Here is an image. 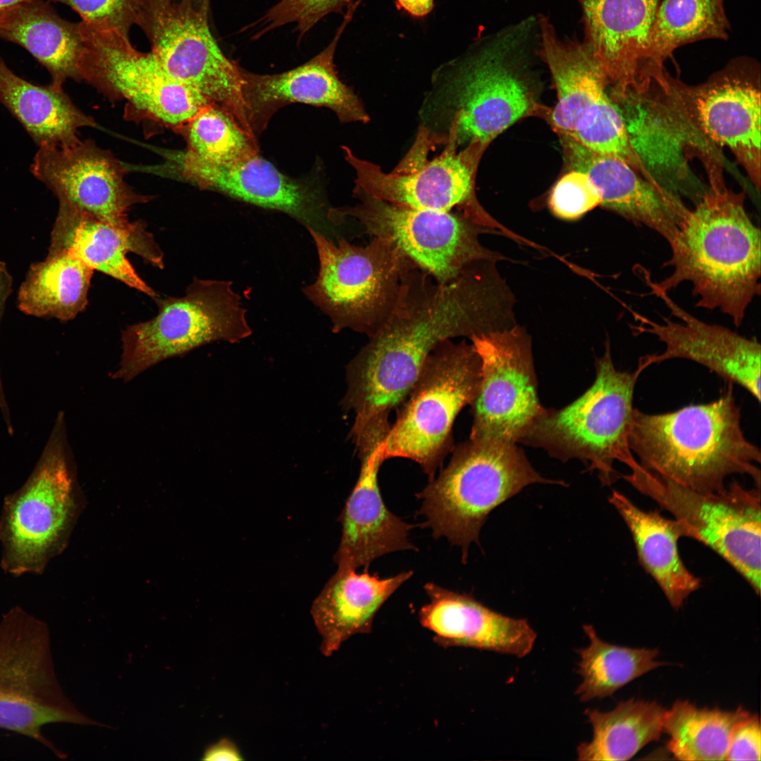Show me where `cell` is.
Returning a JSON list of instances; mask_svg holds the SVG:
<instances>
[{"label":"cell","instance_id":"1","mask_svg":"<svg viewBox=\"0 0 761 761\" xmlns=\"http://www.w3.org/2000/svg\"><path fill=\"white\" fill-rule=\"evenodd\" d=\"M485 299L481 280L469 267L444 284L411 267L387 319L347 366L342 406L354 414L352 431L388 426L389 414L402 403L440 343L490 332Z\"/></svg>","mask_w":761,"mask_h":761},{"label":"cell","instance_id":"2","mask_svg":"<svg viewBox=\"0 0 761 761\" xmlns=\"http://www.w3.org/2000/svg\"><path fill=\"white\" fill-rule=\"evenodd\" d=\"M710 186L669 243L672 272L652 285L669 292L688 282L695 306L718 309L738 327L760 293V230L745 208V194L725 187L712 166Z\"/></svg>","mask_w":761,"mask_h":761},{"label":"cell","instance_id":"3","mask_svg":"<svg viewBox=\"0 0 761 761\" xmlns=\"http://www.w3.org/2000/svg\"><path fill=\"white\" fill-rule=\"evenodd\" d=\"M728 383L706 404L663 414L633 409L629 442L646 471L703 493L726 488L732 474H747L760 488V449L745 436L741 410Z\"/></svg>","mask_w":761,"mask_h":761},{"label":"cell","instance_id":"4","mask_svg":"<svg viewBox=\"0 0 761 761\" xmlns=\"http://www.w3.org/2000/svg\"><path fill=\"white\" fill-rule=\"evenodd\" d=\"M529 23L480 40L438 67L419 110V126L440 135L454 125L459 147L485 145L529 114L534 101L512 57Z\"/></svg>","mask_w":761,"mask_h":761},{"label":"cell","instance_id":"5","mask_svg":"<svg viewBox=\"0 0 761 761\" xmlns=\"http://www.w3.org/2000/svg\"><path fill=\"white\" fill-rule=\"evenodd\" d=\"M565 485L540 476L514 443L469 439L458 445L447 466L416 494L418 514L435 538L445 537L461 547L466 563L469 547L479 544L489 514L533 483Z\"/></svg>","mask_w":761,"mask_h":761},{"label":"cell","instance_id":"6","mask_svg":"<svg viewBox=\"0 0 761 761\" xmlns=\"http://www.w3.org/2000/svg\"><path fill=\"white\" fill-rule=\"evenodd\" d=\"M591 386L569 405L546 409L520 443L540 447L562 462L577 459L595 471L602 485L621 474L619 462L630 469L638 464L629 442L635 386L642 371H622L614 366L607 342L595 362Z\"/></svg>","mask_w":761,"mask_h":761},{"label":"cell","instance_id":"7","mask_svg":"<svg viewBox=\"0 0 761 761\" xmlns=\"http://www.w3.org/2000/svg\"><path fill=\"white\" fill-rule=\"evenodd\" d=\"M308 231L319 268L304 295L329 317L334 333L350 329L371 336L387 319L404 275L415 265L385 237H372L359 246Z\"/></svg>","mask_w":761,"mask_h":761},{"label":"cell","instance_id":"8","mask_svg":"<svg viewBox=\"0 0 761 761\" xmlns=\"http://www.w3.org/2000/svg\"><path fill=\"white\" fill-rule=\"evenodd\" d=\"M50 724L101 725L78 710L57 679L47 624L16 606L0 621V729L66 754L42 734Z\"/></svg>","mask_w":761,"mask_h":761},{"label":"cell","instance_id":"9","mask_svg":"<svg viewBox=\"0 0 761 761\" xmlns=\"http://www.w3.org/2000/svg\"><path fill=\"white\" fill-rule=\"evenodd\" d=\"M480 381L481 361L472 345L440 343L400 404L383 442L385 459H411L433 479L452 450L454 421L474 402Z\"/></svg>","mask_w":761,"mask_h":761},{"label":"cell","instance_id":"10","mask_svg":"<svg viewBox=\"0 0 761 761\" xmlns=\"http://www.w3.org/2000/svg\"><path fill=\"white\" fill-rule=\"evenodd\" d=\"M154 299L157 314L122 333L114 379L128 382L168 358L214 341L239 342L252 333L231 282L194 278L185 295Z\"/></svg>","mask_w":761,"mask_h":761},{"label":"cell","instance_id":"11","mask_svg":"<svg viewBox=\"0 0 761 761\" xmlns=\"http://www.w3.org/2000/svg\"><path fill=\"white\" fill-rule=\"evenodd\" d=\"M630 470L621 478L672 514L683 537L712 549L760 595V488L748 489L732 481L721 491L703 493L650 473L639 463Z\"/></svg>","mask_w":761,"mask_h":761},{"label":"cell","instance_id":"12","mask_svg":"<svg viewBox=\"0 0 761 761\" xmlns=\"http://www.w3.org/2000/svg\"><path fill=\"white\" fill-rule=\"evenodd\" d=\"M210 0H145L140 26L163 70L225 109L248 132L240 67L228 58L210 30Z\"/></svg>","mask_w":761,"mask_h":761},{"label":"cell","instance_id":"13","mask_svg":"<svg viewBox=\"0 0 761 761\" xmlns=\"http://www.w3.org/2000/svg\"><path fill=\"white\" fill-rule=\"evenodd\" d=\"M443 136V150L429 159L431 141L419 126L413 145L389 173L342 146L345 159L355 173L354 188L397 206L440 211L462 208L464 215L471 217L468 206L472 203L476 163L483 145L471 144L458 151L453 126Z\"/></svg>","mask_w":761,"mask_h":761},{"label":"cell","instance_id":"14","mask_svg":"<svg viewBox=\"0 0 761 761\" xmlns=\"http://www.w3.org/2000/svg\"><path fill=\"white\" fill-rule=\"evenodd\" d=\"M81 80L112 97L126 100L147 116L171 126L185 125L211 103L171 78L153 54L134 47L129 36L80 21Z\"/></svg>","mask_w":761,"mask_h":761},{"label":"cell","instance_id":"15","mask_svg":"<svg viewBox=\"0 0 761 761\" xmlns=\"http://www.w3.org/2000/svg\"><path fill=\"white\" fill-rule=\"evenodd\" d=\"M359 203L330 208L334 225L351 218L372 237L390 240L416 267L447 283L483 256L469 218L452 211L397 206L354 188Z\"/></svg>","mask_w":761,"mask_h":761},{"label":"cell","instance_id":"16","mask_svg":"<svg viewBox=\"0 0 761 761\" xmlns=\"http://www.w3.org/2000/svg\"><path fill=\"white\" fill-rule=\"evenodd\" d=\"M72 480L55 435L26 483L4 502L1 566L12 575L39 574L56 553L73 509Z\"/></svg>","mask_w":761,"mask_h":761},{"label":"cell","instance_id":"17","mask_svg":"<svg viewBox=\"0 0 761 761\" xmlns=\"http://www.w3.org/2000/svg\"><path fill=\"white\" fill-rule=\"evenodd\" d=\"M470 340L481 361V381L471 405L469 439L520 443L545 409L538 397L529 340L519 329L493 330Z\"/></svg>","mask_w":761,"mask_h":761},{"label":"cell","instance_id":"18","mask_svg":"<svg viewBox=\"0 0 761 761\" xmlns=\"http://www.w3.org/2000/svg\"><path fill=\"white\" fill-rule=\"evenodd\" d=\"M750 58H738L703 84L686 86L668 77L669 106L688 117L707 141L729 148L760 190V91Z\"/></svg>","mask_w":761,"mask_h":761},{"label":"cell","instance_id":"19","mask_svg":"<svg viewBox=\"0 0 761 761\" xmlns=\"http://www.w3.org/2000/svg\"><path fill=\"white\" fill-rule=\"evenodd\" d=\"M638 276L660 299L679 321L662 317L657 323L633 313L638 324L631 326L636 335L655 336L665 348L659 354L641 357L637 368L643 371L652 364L673 359L697 362L714 371L728 383L737 384L760 402V344L717 324L705 323L677 304L668 295L655 287L650 275L641 267Z\"/></svg>","mask_w":761,"mask_h":761},{"label":"cell","instance_id":"20","mask_svg":"<svg viewBox=\"0 0 761 761\" xmlns=\"http://www.w3.org/2000/svg\"><path fill=\"white\" fill-rule=\"evenodd\" d=\"M361 1H353L347 8L331 42L302 65L271 75L252 73L240 68L247 118L255 136L266 129L276 111L292 103L330 109L344 123L369 121L360 99L342 82L334 64L338 44Z\"/></svg>","mask_w":761,"mask_h":761},{"label":"cell","instance_id":"21","mask_svg":"<svg viewBox=\"0 0 761 761\" xmlns=\"http://www.w3.org/2000/svg\"><path fill=\"white\" fill-rule=\"evenodd\" d=\"M30 171L59 202L113 223L128 221L132 206L151 199L135 192L125 180L123 164L91 140L39 147Z\"/></svg>","mask_w":761,"mask_h":761},{"label":"cell","instance_id":"22","mask_svg":"<svg viewBox=\"0 0 761 761\" xmlns=\"http://www.w3.org/2000/svg\"><path fill=\"white\" fill-rule=\"evenodd\" d=\"M174 159L182 176L199 187L283 212L327 236L330 207L321 191L285 175L259 154L225 164L203 161L185 151Z\"/></svg>","mask_w":761,"mask_h":761},{"label":"cell","instance_id":"23","mask_svg":"<svg viewBox=\"0 0 761 761\" xmlns=\"http://www.w3.org/2000/svg\"><path fill=\"white\" fill-rule=\"evenodd\" d=\"M583 11L584 42L607 85L620 97L642 93L660 73L648 58L649 38L661 0H578Z\"/></svg>","mask_w":761,"mask_h":761},{"label":"cell","instance_id":"24","mask_svg":"<svg viewBox=\"0 0 761 761\" xmlns=\"http://www.w3.org/2000/svg\"><path fill=\"white\" fill-rule=\"evenodd\" d=\"M138 254L163 267V253L140 221L117 223L59 202L49 254L66 253L92 271L111 276L153 299L156 292L143 280L127 257Z\"/></svg>","mask_w":761,"mask_h":761},{"label":"cell","instance_id":"25","mask_svg":"<svg viewBox=\"0 0 761 761\" xmlns=\"http://www.w3.org/2000/svg\"><path fill=\"white\" fill-rule=\"evenodd\" d=\"M560 140L571 168L586 173L599 190L602 206L655 231L668 244L672 241L689 209L681 200L643 178L629 163L592 151L567 137Z\"/></svg>","mask_w":761,"mask_h":761},{"label":"cell","instance_id":"26","mask_svg":"<svg viewBox=\"0 0 761 761\" xmlns=\"http://www.w3.org/2000/svg\"><path fill=\"white\" fill-rule=\"evenodd\" d=\"M383 442L358 452L359 477L339 516L342 535L334 556L338 569L368 570L373 561L386 554L417 550L408 538L414 526L392 513L380 493L378 476L385 460Z\"/></svg>","mask_w":761,"mask_h":761},{"label":"cell","instance_id":"27","mask_svg":"<svg viewBox=\"0 0 761 761\" xmlns=\"http://www.w3.org/2000/svg\"><path fill=\"white\" fill-rule=\"evenodd\" d=\"M429 602L418 618L443 648L464 647L523 657L532 650L537 637L526 619L493 611L471 594L460 593L428 582L423 586Z\"/></svg>","mask_w":761,"mask_h":761},{"label":"cell","instance_id":"28","mask_svg":"<svg viewBox=\"0 0 761 761\" xmlns=\"http://www.w3.org/2000/svg\"><path fill=\"white\" fill-rule=\"evenodd\" d=\"M412 575L407 571L380 578L368 570L338 569L311 607L322 654L329 657L351 637L371 633L381 607Z\"/></svg>","mask_w":761,"mask_h":761},{"label":"cell","instance_id":"29","mask_svg":"<svg viewBox=\"0 0 761 761\" xmlns=\"http://www.w3.org/2000/svg\"><path fill=\"white\" fill-rule=\"evenodd\" d=\"M0 38L25 48L45 67L54 86L81 80L83 50L80 24L62 18L47 0L22 2L0 17Z\"/></svg>","mask_w":761,"mask_h":761},{"label":"cell","instance_id":"30","mask_svg":"<svg viewBox=\"0 0 761 761\" xmlns=\"http://www.w3.org/2000/svg\"><path fill=\"white\" fill-rule=\"evenodd\" d=\"M609 502L631 532L639 563L678 610L701 586V580L681 558L678 542L683 534L679 522L664 517L657 510L641 509L617 490L612 491Z\"/></svg>","mask_w":761,"mask_h":761},{"label":"cell","instance_id":"31","mask_svg":"<svg viewBox=\"0 0 761 761\" xmlns=\"http://www.w3.org/2000/svg\"><path fill=\"white\" fill-rule=\"evenodd\" d=\"M0 101L39 147H66L80 139L78 130L95 125L61 87L37 85L16 75L0 59Z\"/></svg>","mask_w":761,"mask_h":761},{"label":"cell","instance_id":"32","mask_svg":"<svg viewBox=\"0 0 761 761\" xmlns=\"http://www.w3.org/2000/svg\"><path fill=\"white\" fill-rule=\"evenodd\" d=\"M539 23L540 54L557 93L550 123L559 136H567L585 110L606 93L607 83L584 43L560 39L546 18Z\"/></svg>","mask_w":761,"mask_h":761},{"label":"cell","instance_id":"33","mask_svg":"<svg viewBox=\"0 0 761 761\" xmlns=\"http://www.w3.org/2000/svg\"><path fill=\"white\" fill-rule=\"evenodd\" d=\"M667 710L656 701L630 698L612 710L586 709L593 729L590 741L576 749L579 760H627L663 733Z\"/></svg>","mask_w":761,"mask_h":761},{"label":"cell","instance_id":"34","mask_svg":"<svg viewBox=\"0 0 761 761\" xmlns=\"http://www.w3.org/2000/svg\"><path fill=\"white\" fill-rule=\"evenodd\" d=\"M93 272L68 254H49L31 266L20 288L18 307L29 315L73 319L87 304Z\"/></svg>","mask_w":761,"mask_h":761},{"label":"cell","instance_id":"35","mask_svg":"<svg viewBox=\"0 0 761 761\" xmlns=\"http://www.w3.org/2000/svg\"><path fill=\"white\" fill-rule=\"evenodd\" d=\"M750 714L741 706L734 710L698 708L677 700L665 714L667 747L681 760H725L735 727Z\"/></svg>","mask_w":761,"mask_h":761},{"label":"cell","instance_id":"36","mask_svg":"<svg viewBox=\"0 0 761 761\" xmlns=\"http://www.w3.org/2000/svg\"><path fill=\"white\" fill-rule=\"evenodd\" d=\"M723 0H661L651 28L648 58L656 72L677 48L705 39H726Z\"/></svg>","mask_w":761,"mask_h":761},{"label":"cell","instance_id":"37","mask_svg":"<svg viewBox=\"0 0 761 761\" xmlns=\"http://www.w3.org/2000/svg\"><path fill=\"white\" fill-rule=\"evenodd\" d=\"M583 631L589 645L576 650L579 656L577 673L582 677L575 694L581 702L612 695L617 690L666 662L655 660L658 649L619 646L602 641L592 625Z\"/></svg>","mask_w":761,"mask_h":761},{"label":"cell","instance_id":"38","mask_svg":"<svg viewBox=\"0 0 761 761\" xmlns=\"http://www.w3.org/2000/svg\"><path fill=\"white\" fill-rule=\"evenodd\" d=\"M185 126V152L201 161L225 164L259 154L256 137L214 104L202 109Z\"/></svg>","mask_w":761,"mask_h":761},{"label":"cell","instance_id":"39","mask_svg":"<svg viewBox=\"0 0 761 761\" xmlns=\"http://www.w3.org/2000/svg\"><path fill=\"white\" fill-rule=\"evenodd\" d=\"M567 137L585 148L617 157L637 169L633 150L624 118L607 92L590 104Z\"/></svg>","mask_w":761,"mask_h":761},{"label":"cell","instance_id":"40","mask_svg":"<svg viewBox=\"0 0 761 761\" xmlns=\"http://www.w3.org/2000/svg\"><path fill=\"white\" fill-rule=\"evenodd\" d=\"M352 0H278L254 23L253 38L261 37L274 29L293 23L298 39L303 37L324 16L341 13Z\"/></svg>","mask_w":761,"mask_h":761},{"label":"cell","instance_id":"41","mask_svg":"<svg viewBox=\"0 0 761 761\" xmlns=\"http://www.w3.org/2000/svg\"><path fill=\"white\" fill-rule=\"evenodd\" d=\"M51 1L69 6L89 26L116 30L128 36L132 26L141 25L145 8V0Z\"/></svg>","mask_w":761,"mask_h":761},{"label":"cell","instance_id":"42","mask_svg":"<svg viewBox=\"0 0 761 761\" xmlns=\"http://www.w3.org/2000/svg\"><path fill=\"white\" fill-rule=\"evenodd\" d=\"M601 194L589 177L572 170L554 185L548 204L552 214L564 220H576L600 205Z\"/></svg>","mask_w":761,"mask_h":761},{"label":"cell","instance_id":"43","mask_svg":"<svg viewBox=\"0 0 761 761\" xmlns=\"http://www.w3.org/2000/svg\"><path fill=\"white\" fill-rule=\"evenodd\" d=\"M760 718L750 714L735 727L726 757L727 760H760Z\"/></svg>","mask_w":761,"mask_h":761},{"label":"cell","instance_id":"44","mask_svg":"<svg viewBox=\"0 0 761 761\" xmlns=\"http://www.w3.org/2000/svg\"><path fill=\"white\" fill-rule=\"evenodd\" d=\"M203 760H242V755L237 745L228 738H223L209 745L203 753Z\"/></svg>","mask_w":761,"mask_h":761},{"label":"cell","instance_id":"45","mask_svg":"<svg viewBox=\"0 0 761 761\" xmlns=\"http://www.w3.org/2000/svg\"><path fill=\"white\" fill-rule=\"evenodd\" d=\"M399 10H402L413 18H421L428 16L435 6L434 0H395Z\"/></svg>","mask_w":761,"mask_h":761},{"label":"cell","instance_id":"46","mask_svg":"<svg viewBox=\"0 0 761 761\" xmlns=\"http://www.w3.org/2000/svg\"><path fill=\"white\" fill-rule=\"evenodd\" d=\"M11 285V277L6 266L0 262V312L9 294Z\"/></svg>","mask_w":761,"mask_h":761},{"label":"cell","instance_id":"47","mask_svg":"<svg viewBox=\"0 0 761 761\" xmlns=\"http://www.w3.org/2000/svg\"><path fill=\"white\" fill-rule=\"evenodd\" d=\"M31 1V0H0V17L8 9L16 6L18 4Z\"/></svg>","mask_w":761,"mask_h":761},{"label":"cell","instance_id":"48","mask_svg":"<svg viewBox=\"0 0 761 761\" xmlns=\"http://www.w3.org/2000/svg\"><path fill=\"white\" fill-rule=\"evenodd\" d=\"M190 1H192L195 4H201L203 2H204L206 0H190Z\"/></svg>","mask_w":761,"mask_h":761}]
</instances>
